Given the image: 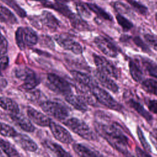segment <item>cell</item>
Wrapping results in <instances>:
<instances>
[{
	"label": "cell",
	"instance_id": "cell-26",
	"mask_svg": "<svg viewBox=\"0 0 157 157\" xmlns=\"http://www.w3.org/2000/svg\"><path fill=\"white\" fill-rule=\"evenodd\" d=\"M0 148L7 156L12 157L20 156L15 147L9 142L4 139H0Z\"/></svg>",
	"mask_w": 157,
	"mask_h": 157
},
{
	"label": "cell",
	"instance_id": "cell-1",
	"mask_svg": "<svg viewBox=\"0 0 157 157\" xmlns=\"http://www.w3.org/2000/svg\"><path fill=\"white\" fill-rule=\"evenodd\" d=\"M94 127L96 132L113 148L124 155H129V139L118 123H105L97 120L94 123Z\"/></svg>",
	"mask_w": 157,
	"mask_h": 157
},
{
	"label": "cell",
	"instance_id": "cell-43",
	"mask_svg": "<svg viewBox=\"0 0 157 157\" xmlns=\"http://www.w3.org/2000/svg\"><path fill=\"white\" fill-rule=\"evenodd\" d=\"M136 153L138 156H150L151 155L148 154L147 151L145 152L142 149H140L139 147H136L135 148Z\"/></svg>",
	"mask_w": 157,
	"mask_h": 157
},
{
	"label": "cell",
	"instance_id": "cell-30",
	"mask_svg": "<svg viewBox=\"0 0 157 157\" xmlns=\"http://www.w3.org/2000/svg\"><path fill=\"white\" fill-rule=\"evenodd\" d=\"M70 20L72 25L78 29H86L88 27V24L81 18V17H78L75 14L70 18Z\"/></svg>",
	"mask_w": 157,
	"mask_h": 157
},
{
	"label": "cell",
	"instance_id": "cell-42",
	"mask_svg": "<svg viewBox=\"0 0 157 157\" xmlns=\"http://www.w3.org/2000/svg\"><path fill=\"white\" fill-rule=\"evenodd\" d=\"M150 139L155 148L157 150V129L153 131L150 134Z\"/></svg>",
	"mask_w": 157,
	"mask_h": 157
},
{
	"label": "cell",
	"instance_id": "cell-46",
	"mask_svg": "<svg viewBox=\"0 0 157 157\" xmlns=\"http://www.w3.org/2000/svg\"><path fill=\"white\" fill-rule=\"evenodd\" d=\"M55 1H56V3L62 4H64V3H66L68 1V0H55Z\"/></svg>",
	"mask_w": 157,
	"mask_h": 157
},
{
	"label": "cell",
	"instance_id": "cell-25",
	"mask_svg": "<svg viewBox=\"0 0 157 157\" xmlns=\"http://www.w3.org/2000/svg\"><path fill=\"white\" fill-rule=\"evenodd\" d=\"M44 145L58 156L67 157V156H71V155L68 152H67L66 151H65L62 148V147H61L59 145L56 143H54L53 142L47 140L44 143Z\"/></svg>",
	"mask_w": 157,
	"mask_h": 157
},
{
	"label": "cell",
	"instance_id": "cell-22",
	"mask_svg": "<svg viewBox=\"0 0 157 157\" xmlns=\"http://www.w3.org/2000/svg\"><path fill=\"white\" fill-rule=\"evenodd\" d=\"M140 62L148 74L151 77L157 78V64L146 57H140Z\"/></svg>",
	"mask_w": 157,
	"mask_h": 157
},
{
	"label": "cell",
	"instance_id": "cell-2",
	"mask_svg": "<svg viewBox=\"0 0 157 157\" xmlns=\"http://www.w3.org/2000/svg\"><path fill=\"white\" fill-rule=\"evenodd\" d=\"M64 124L72 131L84 139L88 140H96L98 139L96 134L88 125L77 118L73 117L67 119Z\"/></svg>",
	"mask_w": 157,
	"mask_h": 157
},
{
	"label": "cell",
	"instance_id": "cell-14",
	"mask_svg": "<svg viewBox=\"0 0 157 157\" xmlns=\"http://www.w3.org/2000/svg\"><path fill=\"white\" fill-rule=\"evenodd\" d=\"M15 141L25 150L34 152L37 150V145L28 136L24 134H18L13 137Z\"/></svg>",
	"mask_w": 157,
	"mask_h": 157
},
{
	"label": "cell",
	"instance_id": "cell-36",
	"mask_svg": "<svg viewBox=\"0 0 157 157\" xmlns=\"http://www.w3.org/2000/svg\"><path fill=\"white\" fill-rule=\"evenodd\" d=\"M144 39L148 45L157 52V35L155 34H146L144 35Z\"/></svg>",
	"mask_w": 157,
	"mask_h": 157
},
{
	"label": "cell",
	"instance_id": "cell-35",
	"mask_svg": "<svg viewBox=\"0 0 157 157\" xmlns=\"http://www.w3.org/2000/svg\"><path fill=\"white\" fill-rule=\"evenodd\" d=\"M128 2L133 7V9L140 14L145 15L147 13V8L143 4L135 0H127Z\"/></svg>",
	"mask_w": 157,
	"mask_h": 157
},
{
	"label": "cell",
	"instance_id": "cell-29",
	"mask_svg": "<svg viewBox=\"0 0 157 157\" xmlns=\"http://www.w3.org/2000/svg\"><path fill=\"white\" fill-rule=\"evenodd\" d=\"M0 134L4 137L13 138L17 134V132L11 126L0 122Z\"/></svg>",
	"mask_w": 157,
	"mask_h": 157
},
{
	"label": "cell",
	"instance_id": "cell-28",
	"mask_svg": "<svg viewBox=\"0 0 157 157\" xmlns=\"http://www.w3.org/2000/svg\"><path fill=\"white\" fill-rule=\"evenodd\" d=\"M86 4L90 10H91V11L94 12L99 17L104 18L106 20H109V21L112 20V16L110 14H109L108 13H107L105 10H104L100 7L98 6L97 5H96L94 4H92V3H87Z\"/></svg>",
	"mask_w": 157,
	"mask_h": 157
},
{
	"label": "cell",
	"instance_id": "cell-48",
	"mask_svg": "<svg viewBox=\"0 0 157 157\" xmlns=\"http://www.w3.org/2000/svg\"><path fill=\"white\" fill-rule=\"evenodd\" d=\"M0 156H2V153H1V150H0Z\"/></svg>",
	"mask_w": 157,
	"mask_h": 157
},
{
	"label": "cell",
	"instance_id": "cell-39",
	"mask_svg": "<svg viewBox=\"0 0 157 157\" xmlns=\"http://www.w3.org/2000/svg\"><path fill=\"white\" fill-rule=\"evenodd\" d=\"M9 59L7 56H2L0 57V70L4 71L9 66Z\"/></svg>",
	"mask_w": 157,
	"mask_h": 157
},
{
	"label": "cell",
	"instance_id": "cell-9",
	"mask_svg": "<svg viewBox=\"0 0 157 157\" xmlns=\"http://www.w3.org/2000/svg\"><path fill=\"white\" fill-rule=\"evenodd\" d=\"M47 79L52 85V88L56 92L67 95L71 93L72 90L69 83L64 78L55 74H48Z\"/></svg>",
	"mask_w": 157,
	"mask_h": 157
},
{
	"label": "cell",
	"instance_id": "cell-18",
	"mask_svg": "<svg viewBox=\"0 0 157 157\" xmlns=\"http://www.w3.org/2000/svg\"><path fill=\"white\" fill-rule=\"evenodd\" d=\"M0 107L4 110L8 112L10 115H15L20 113V109L18 104L13 99L7 97L0 96Z\"/></svg>",
	"mask_w": 157,
	"mask_h": 157
},
{
	"label": "cell",
	"instance_id": "cell-12",
	"mask_svg": "<svg viewBox=\"0 0 157 157\" xmlns=\"http://www.w3.org/2000/svg\"><path fill=\"white\" fill-rule=\"evenodd\" d=\"M35 21L36 22L33 24L38 28H40V25H44L50 29H56L59 26L58 20L52 13L47 11H44Z\"/></svg>",
	"mask_w": 157,
	"mask_h": 157
},
{
	"label": "cell",
	"instance_id": "cell-21",
	"mask_svg": "<svg viewBox=\"0 0 157 157\" xmlns=\"http://www.w3.org/2000/svg\"><path fill=\"white\" fill-rule=\"evenodd\" d=\"M128 103L131 107L134 109L146 121L149 123H151L152 121L153 117L151 115L144 107V106L140 103L134 99L129 100L128 101Z\"/></svg>",
	"mask_w": 157,
	"mask_h": 157
},
{
	"label": "cell",
	"instance_id": "cell-3",
	"mask_svg": "<svg viewBox=\"0 0 157 157\" xmlns=\"http://www.w3.org/2000/svg\"><path fill=\"white\" fill-rule=\"evenodd\" d=\"M14 74L18 79L23 82L21 86L25 90H31L40 82L36 74L28 67L22 66L16 68Z\"/></svg>",
	"mask_w": 157,
	"mask_h": 157
},
{
	"label": "cell",
	"instance_id": "cell-23",
	"mask_svg": "<svg viewBox=\"0 0 157 157\" xmlns=\"http://www.w3.org/2000/svg\"><path fill=\"white\" fill-rule=\"evenodd\" d=\"M129 69L131 76L136 82H142L144 79V74L140 67L133 61L129 62Z\"/></svg>",
	"mask_w": 157,
	"mask_h": 157
},
{
	"label": "cell",
	"instance_id": "cell-4",
	"mask_svg": "<svg viewBox=\"0 0 157 157\" xmlns=\"http://www.w3.org/2000/svg\"><path fill=\"white\" fill-rule=\"evenodd\" d=\"M15 39L20 50H24L26 45H36L38 40V37L36 32L31 28L19 27L15 33Z\"/></svg>",
	"mask_w": 157,
	"mask_h": 157
},
{
	"label": "cell",
	"instance_id": "cell-5",
	"mask_svg": "<svg viewBox=\"0 0 157 157\" xmlns=\"http://www.w3.org/2000/svg\"><path fill=\"white\" fill-rule=\"evenodd\" d=\"M90 90L95 99L104 106L114 110H121V105L104 89L95 85L90 88Z\"/></svg>",
	"mask_w": 157,
	"mask_h": 157
},
{
	"label": "cell",
	"instance_id": "cell-6",
	"mask_svg": "<svg viewBox=\"0 0 157 157\" xmlns=\"http://www.w3.org/2000/svg\"><path fill=\"white\" fill-rule=\"evenodd\" d=\"M40 106L47 115L58 120H65L69 115L66 107L57 102L46 101L42 102Z\"/></svg>",
	"mask_w": 157,
	"mask_h": 157
},
{
	"label": "cell",
	"instance_id": "cell-17",
	"mask_svg": "<svg viewBox=\"0 0 157 157\" xmlns=\"http://www.w3.org/2000/svg\"><path fill=\"white\" fill-rule=\"evenodd\" d=\"M66 101L71 104L74 109L81 112H86L88 107L85 103V101L79 95H75L69 93L65 96Z\"/></svg>",
	"mask_w": 157,
	"mask_h": 157
},
{
	"label": "cell",
	"instance_id": "cell-44",
	"mask_svg": "<svg viewBox=\"0 0 157 157\" xmlns=\"http://www.w3.org/2000/svg\"><path fill=\"white\" fill-rule=\"evenodd\" d=\"M28 95H29L28 99H31V101H33L35 99H37V98L39 95V93H38L37 91H33V92L29 93V94H28Z\"/></svg>",
	"mask_w": 157,
	"mask_h": 157
},
{
	"label": "cell",
	"instance_id": "cell-7",
	"mask_svg": "<svg viewBox=\"0 0 157 157\" xmlns=\"http://www.w3.org/2000/svg\"><path fill=\"white\" fill-rule=\"evenodd\" d=\"M93 59L98 70L110 77L118 79L120 72L112 62L105 58L96 54H93Z\"/></svg>",
	"mask_w": 157,
	"mask_h": 157
},
{
	"label": "cell",
	"instance_id": "cell-16",
	"mask_svg": "<svg viewBox=\"0 0 157 157\" xmlns=\"http://www.w3.org/2000/svg\"><path fill=\"white\" fill-rule=\"evenodd\" d=\"M12 120L23 131L28 132H33L35 130L34 126L32 124L31 120L23 115L19 113L10 115Z\"/></svg>",
	"mask_w": 157,
	"mask_h": 157
},
{
	"label": "cell",
	"instance_id": "cell-47",
	"mask_svg": "<svg viewBox=\"0 0 157 157\" xmlns=\"http://www.w3.org/2000/svg\"><path fill=\"white\" fill-rule=\"evenodd\" d=\"M155 18H156V20L157 21V13L155 14Z\"/></svg>",
	"mask_w": 157,
	"mask_h": 157
},
{
	"label": "cell",
	"instance_id": "cell-27",
	"mask_svg": "<svg viewBox=\"0 0 157 157\" xmlns=\"http://www.w3.org/2000/svg\"><path fill=\"white\" fill-rule=\"evenodd\" d=\"M141 84L145 91L157 96V80L151 78L146 79L143 80Z\"/></svg>",
	"mask_w": 157,
	"mask_h": 157
},
{
	"label": "cell",
	"instance_id": "cell-41",
	"mask_svg": "<svg viewBox=\"0 0 157 157\" xmlns=\"http://www.w3.org/2000/svg\"><path fill=\"white\" fill-rule=\"evenodd\" d=\"M114 7L117 11L121 13H126L128 11V7H127L124 4L121 3L120 2H117L116 3H115Z\"/></svg>",
	"mask_w": 157,
	"mask_h": 157
},
{
	"label": "cell",
	"instance_id": "cell-33",
	"mask_svg": "<svg viewBox=\"0 0 157 157\" xmlns=\"http://www.w3.org/2000/svg\"><path fill=\"white\" fill-rule=\"evenodd\" d=\"M137 136L139 137V140H140L141 145H142L143 148H144V150L148 152V153H151V147L150 145V144L148 143V142L147 141L144 133L142 132V131L141 130L139 126L137 127Z\"/></svg>",
	"mask_w": 157,
	"mask_h": 157
},
{
	"label": "cell",
	"instance_id": "cell-13",
	"mask_svg": "<svg viewBox=\"0 0 157 157\" xmlns=\"http://www.w3.org/2000/svg\"><path fill=\"white\" fill-rule=\"evenodd\" d=\"M26 112L29 118L35 124L43 127L49 126L51 120L44 113L31 107L27 109Z\"/></svg>",
	"mask_w": 157,
	"mask_h": 157
},
{
	"label": "cell",
	"instance_id": "cell-8",
	"mask_svg": "<svg viewBox=\"0 0 157 157\" xmlns=\"http://www.w3.org/2000/svg\"><path fill=\"white\" fill-rule=\"evenodd\" d=\"M55 40L63 48L71 51L74 54L79 55L83 52L82 45L66 34H58L55 36Z\"/></svg>",
	"mask_w": 157,
	"mask_h": 157
},
{
	"label": "cell",
	"instance_id": "cell-19",
	"mask_svg": "<svg viewBox=\"0 0 157 157\" xmlns=\"http://www.w3.org/2000/svg\"><path fill=\"white\" fill-rule=\"evenodd\" d=\"M71 74L76 82L80 85L86 86L90 89L91 87L96 85L94 80L88 75L85 73L78 71H72Z\"/></svg>",
	"mask_w": 157,
	"mask_h": 157
},
{
	"label": "cell",
	"instance_id": "cell-11",
	"mask_svg": "<svg viewBox=\"0 0 157 157\" xmlns=\"http://www.w3.org/2000/svg\"><path fill=\"white\" fill-rule=\"evenodd\" d=\"M48 126L53 136L58 141L67 144L73 141V138L69 132L61 125L51 121Z\"/></svg>",
	"mask_w": 157,
	"mask_h": 157
},
{
	"label": "cell",
	"instance_id": "cell-34",
	"mask_svg": "<svg viewBox=\"0 0 157 157\" xmlns=\"http://www.w3.org/2000/svg\"><path fill=\"white\" fill-rule=\"evenodd\" d=\"M76 9L81 17L83 18H90L91 16V13L89 11V8L86 6V4H83L80 2H77L75 4Z\"/></svg>",
	"mask_w": 157,
	"mask_h": 157
},
{
	"label": "cell",
	"instance_id": "cell-10",
	"mask_svg": "<svg viewBox=\"0 0 157 157\" xmlns=\"http://www.w3.org/2000/svg\"><path fill=\"white\" fill-rule=\"evenodd\" d=\"M96 47L105 55L110 58H115L118 55L117 48L109 39L104 36H99L94 38Z\"/></svg>",
	"mask_w": 157,
	"mask_h": 157
},
{
	"label": "cell",
	"instance_id": "cell-24",
	"mask_svg": "<svg viewBox=\"0 0 157 157\" xmlns=\"http://www.w3.org/2000/svg\"><path fill=\"white\" fill-rule=\"evenodd\" d=\"M0 21L9 24H15L17 19L13 13L7 8L0 6Z\"/></svg>",
	"mask_w": 157,
	"mask_h": 157
},
{
	"label": "cell",
	"instance_id": "cell-31",
	"mask_svg": "<svg viewBox=\"0 0 157 157\" xmlns=\"http://www.w3.org/2000/svg\"><path fill=\"white\" fill-rule=\"evenodd\" d=\"M116 19L119 25L124 31H128L133 27L132 23L120 14H118L116 15Z\"/></svg>",
	"mask_w": 157,
	"mask_h": 157
},
{
	"label": "cell",
	"instance_id": "cell-32",
	"mask_svg": "<svg viewBox=\"0 0 157 157\" xmlns=\"http://www.w3.org/2000/svg\"><path fill=\"white\" fill-rule=\"evenodd\" d=\"M7 6L10 7L13 10L21 17H25L26 15L25 11L20 7V6L14 0H1Z\"/></svg>",
	"mask_w": 157,
	"mask_h": 157
},
{
	"label": "cell",
	"instance_id": "cell-37",
	"mask_svg": "<svg viewBox=\"0 0 157 157\" xmlns=\"http://www.w3.org/2000/svg\"><path fill=\"white\" fill-rule=\"evenodd\" d=\"M132 40H133V42H134V44L138 47L140 48L143 52H146V53H151V51H150L149 47H148V45L144 42V41L141 39V38L140 37L136 36L132 39Z\"/></svg>",
	"mask_w": 157,
	"mask_h": 157
},
{
	"label": "cell",
	"instance_id": "cell-20",
	"mask_svg": "<svg viewBox=\"0 0 157 157\" xmlns=\"http://www.w3.org/2000/svg\"><path fill=\"white\" fill-rule=\"evenodd\" d=\"M72 148L75 153L79 156L93 157L101 156L99 152L94 151L82 144H74L72 145Z\"/></svg>",
	"mask_w": 157,
	"mask_h": 157
},
{
	"label": "cell",
	"instance_id": "cell-45",
	"mask_svg": "<svg viewBox=\"0 0 157 157\" xmlns=\"http://www.w3.org/2000/svg\"><path fill=\"white\" fill-rule=\"evenodd\" d=\"M131 37L127 35H121L120 38V40L121 42H128V40H129Z\"/></svg>",
	"mask_w": 157,
	"mask_h": 157
},
{
	"label": "cell",
	"instance_id": "cell-15",
	"mask_svg": "<svg viewBox=\"0 0 157 157\" xmlns=\"http://www.w3.org/2000/svg\"><path fill=\"white\" fill-rule=\"evenodd\" d=\"M94 75L101 85L104 88L115 93L118 91V85L109 77V75L98 69L94 72Z\"/></svg>",
	"mask_w": 157,
	"mask_h": 157
},
{
	"label": "cell",
	"instance_id": "cell-38",
	"mask_svg": "<svg viewBox=\"0 0 157 157\" xmlns=\"http://www.w3.org/2000/svg\"><path fill=\"white\" fill-rule=\"evenodd\" d=\"M8 42L4 36L0 33V56L5 55L7 51Z\"/></svg>",
	"mask_w": 157,
	"mask_h": 157
},
{
	"label": "cell",
	"instance_id": "cell-40",
	"mask_svg": "<svg viewBox=\"0 0 157 157\" xmlns=\"http://www.w3.org/2000/svg\"><path fill=\"white\" fill-rule=\"evenodd\" d=\"M147 106L151 112L157 115V100H149Z\"/></svg>",
	"mask_w": 157,
	"mask_h": 157
}]
</instances>
